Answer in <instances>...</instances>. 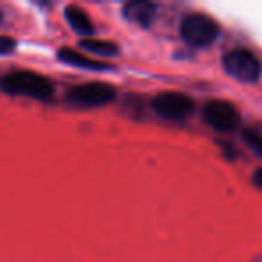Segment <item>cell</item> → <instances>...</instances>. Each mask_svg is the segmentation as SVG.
I'll use <instances>...</instances> for the list:
<instances>
[{
    "label": "cell",
    "instance_id": "cell-1",
    "mask_svg": "<svg viewBox=\"0 0 262 262\" xmlns=\"http://www.w3.org/2000/svg\"><path fill=\"white\" fill-rule=\"evenodd\" d=\"M0 88L11 95H24V97H33L38 101H45L54 94V83L49 77L31 72V70H16V72L2 76Z\"/></svg>",
    "mask_w": 262,
    "mask_h": 262
},
{
    "label": "cell",
    "instance_id": "cell-2",
    "mask_svg": "<svg viewBox=\"0 0 262 262\" xmlns=\"http://www.w3.org/2000/svg\"><path fill=\"white\" fill-rule=\"evenodd\" d=\"M180 33L182 38L192 47H208L212 45L221 34L217 22L214 18L201 13H190L183 16L180 24Z\"/></svg>",
    "mask_w": 262,
    "mask_h": 262
},
{
    "label": "cell",
    "instance_id": "cell-3",
    "mask_svg": "<svg viewBox=\"0 0 262 262\" xmlns=\"http://www.w3.org/2000/svg\"><path fill=\"white\" fill-rule=\"evenodd\" d=\"M223 69L230 77L243 83H253L262 72L258 58L248 49H233L226 52L223 56Z\"/></svg>",
    "mask_w": 262,
    "mask_h": 262
},
{
    "label": "cell",
    "instance_id": "cell-4",
    "mask_svg": "<svg viewBox=\"0 0 262 262\" xmlns=\"http://www.w3.org/2000/svg\"><path fill=\"white\" fill-rule=\"evenodd\" d=\"M117 97V90L108 83H84L74 86L67 94V101L83 108H97V106L110 104Z\"/></svg>",
    "mask_w": 262,
    "mask_h": 262
},
{
    "label": "cell",
    "instance_id": "cell-5",
    "mask_svg": "<svg viewBox=\"0 0 262 262\" xmlns=\"http://www.w3.org/2000/svg\"><path fill=\"white\" fill-rule=\"evenodd\" d=\"M153 108L167 120H185L192 115L194 101L182 92H162L153 99Z\"/></svg>",
    "mask_w": 262,
    "mask_h": 262
},
{
    "label": "cell",
    "instance_id": "cell-6",
    "mask_svg": "<svg viewBox=\"0 0 262 262\" xmlns=\"http://www.w3.org/2000/svg\"><path fill=\"white\" fill-rule=\"evenodd\" d=\"M205 122L217 131H232L241 124V113L232 102L214 99L203 108Z\"/></svg>",
    "mask_w": 262,
    "mask_h": 262
},
{
    "label": "cell",
    "instance_id": "cell-7",
    "mask_svg": "<svg viewBox=\"0 0 262 262\" xmlns=\"http://www.w3.org/2000/svg\"><path fill=\"white\" fill-rule=\"evenodd\" d=\"M122 15L137 26L149 27L157 15V4L147 0H131L122 6Z\"/></svg>",
    "mask_w": 262,
    "mask_h": 262
},
{
    "label": "cell",
    "instance_id": "cell-8",
    "mask_svg": "<svg viewBox=\"0 0 262 262\" xmlns=\"http://www.w3.org/2000/svg\"><path fill=\"white\" fill-rule=\"evenodd\" d=\"M58 58H59V61L67 63V65L77 67V69H90V70H108V69H112V67H110L106 61H97V59H92V58H88V56H83L81 52L74 51V49H69V47L59 49Z\"/></svg>",
    "mask_w": 262,
    "mask_h": 262
},
{
    "label": "cell",
    "instance_id": "cell-9",
    "mask_svg": "<svg viewBox=\"0 0 262 262\" xmlns=\"http://www.w3.org/2000/svg\"><path fill=\"white\" fill-rule=\"evenodd\" d=\"M65 18L76 33L83 34V36L94 34V31H95L94 22H92L90 16L86 15V11H84L83 8H79V6H67Z\"/></svg>",
    "mask_w": 262,
    "mask_h": 262
},
{
    "label": "cell",
    "instance_id": "cell-10",
    "mask_svg": "<svg viewBox=\"0 0 262 262\" xmlns=\"http://www.w3.org/2000/svg\"><path fill=\"white\" fill-rule=\"evenodd\" d=\"M81 47L84 51L92 52L95 56H101V58H112V56L119 54V45L113 43L108 40H95V38H84L81 40Z\"/></svg>",
    "mask_w": 262,
    "mask_h": 262
},
{
    "label": "cell",
    "instance_id": "cell-11",
    "mask_svg": "<svg viewBox=\"0 0 262 262\" xmlns=\"http://www.w3.org/2000/svg\"><path fill=\"white\" fill-rule=\"evenodd\" d=\"M244 140L258 157H262V133L255 129H246L244 131Z\"/></svg>",
    "mask_w": 262,
    "mask_h": 262
},
{
    "label": "cell",
    "instance_id": "cell-12",
    "mask_svg": "<svg viewBox=\"0 0 262 262\" xmlns=\"http://www.w3.org/2000/svg\"><path fill=\"white\" fill-rule=\"evenodd\" d=\"M16 47V41L13 40V38L9 36H0V56L4 54H9V52H13Z\"/></svg>",
    "mask_w": 262,
    "mask_h": 262
},
{
    "label": "cell",
    "instance_id": "cell-13",
    "mask_svg": "<svg viewBox=\"0 0 262 262\" xmlns=\"http://www.w3.org/2000/svg\"><path fill=\"white\" fill-rule=\"evenodd\" d=\"M251 180H253L255 185H257L258 189L262 190V169H257V171H255V174H253V178H251Z\"/></svg>",
    "mask_w": 262,
    "mask_h": 262
},
{
    "label": "cell",
    "instance_id": "cell-14",
    "mask_svg": "<svg viewBox=\"0 0 262 262\" xmlns=\"http://www.w3.org/2000/svg\"><path fill=\"white\" fill-rule=\"evenodd\" d=\"M0 22H2V13H0Z\"/></svg>",
    "mask_w": 262,
    "mask_h": 262
}]
</instances>
